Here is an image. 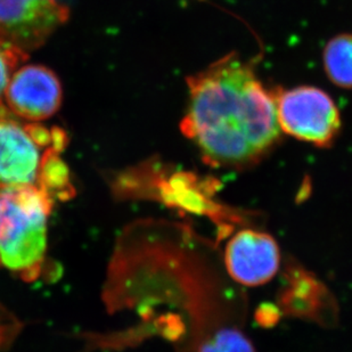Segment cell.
<instances>
[{"instance_id": "obj_6", "label": "cell", "mask_w": 352, "mask_h": 352, "mask_svg": "<svg viewBox=\"0 0 352 352\" xmlns=\"http://www.w3.org/2000/svg\"><path fill=\"white\" fill-rule=\"evenodd\" d=\"M43 145L34 137L31 123L0 118V184L38 186ZM48 148V147H46Z\"/></svg>"}, {"instance_id": "obj_4", "label": "cell", "mask_w": 352, "mask_h": 352, "mask_svg": "<svg viewBox=\"0 0 352 352\" xmlns=\"http://www.w3.org/2000/svg\"><path fill=\"white\" fill-rule=\"evenodd\" d=\"M69 15L67 0H0V38L28 53L43 46Z\"/></svg>"}, {"instance_id": "obj_9", "label": "cell", "mask_w": 352, "mask_h": 352, "mask_svg": "<svg viewBox=\"0 0 352 352\" xmlns=\"http://www.w3.org/2000/svg\"><path fill=\"white\" fill-rule=\"evenodd\" d=\"M27 58V52L0 38V117L7 116L10 111L3 104V94L7 85L14 72Z\"/></svg>"}, {"instance_id": "obj_5", "label": "cell", "mask_w": 352, "mask_h": 352, "mask_svg": "<svg viewBox=\"0 0 352 352\" xmlns=\"http://www.w3.org/2000/svg\"><path fill=\"white\" fill-rule=\"evenodd\" d=\"M3 97L12 113L37 122L58 111L62 103V86L56 74L48 67L25 65L14 72Z\"/></svg>"}, {"instance_id": "obj_1", "label": "cell", "mask_w": 352, "mask_h": 352, "mask_svg": "<svg viewBox=\"0 0 352 352\" xmlns=\"http://www.w3.org/2000/svg\"><path fill=\"white\" fill-rule=\"evenodd\" d=\"M188 107L180 130L211 166L243 169L277 145L276 94L236 53L190 76Z\"/></svg>"}, {"instance_id": "obj_2", "label": "cell", "mask_w": 352, "mask_h": 352, "mask_svg": "<svg viewBox=\"0 0 352 352\" xmlns=\"http://www.w3.org/2000/svg\"><path fill=\"white\" fill-rule=\"evenodd\" d=\"M53 199L32 185L0 184V266L37 278L46 259Z\"/></svg>"}, {"instance_id": "obj_3", "label": "cell", "mask_w": 352, "mask_h": 352, "mask_svg": "<svg viewBox=\"0 0 352 352\" xmlns=\"http://www.w3.org/2000/svg\"><path fill=\"white\" fill-rule=\"evenodd\" d=\"M275 94L283 133L316 146H329L334 142L341 129V117L329 94L310 86L276 90Z\"/></svg>"}, {"instance_id": "obj_7", "label": "cell", "mask_w": 352, "mask_h": 352, "mask_svg": "<svg viewBox=\"0 0 352 352\" xmlns=\"http://www.w3.org/2000/svg\"><path fill=\"white\" fill-rule=\"evenodd\" d=\"M226 270L236 282L261 285L273 278L279 267V249L268 234L245 230L230 239L226 246Z\"/></svg>"}, {"instance_id": "obj_8", "label": "cell", "mask_w": 352, "mask_h": 352, "mask_svg": "<svg viewBox=\"0 0 352 352\" xmlns=\"http://www.w3.org/2000/svg\"><path fill=\"white\" fill-rule=\"evenodd\" d=\"M326 74L334 85L352 88V34H340L329 40L324 50Z\"/></svg>"}]
</instances>
